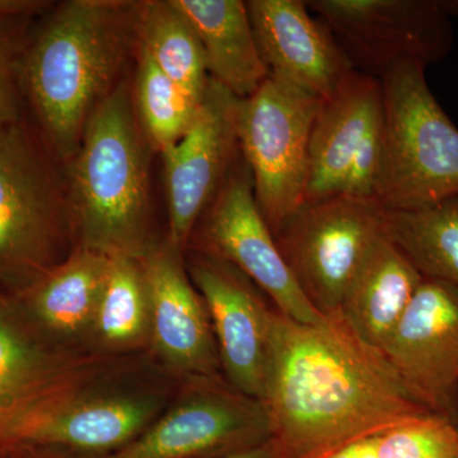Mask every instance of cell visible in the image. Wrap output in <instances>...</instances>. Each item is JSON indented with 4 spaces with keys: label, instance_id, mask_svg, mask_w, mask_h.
Masks as SVG:
<instances>
[{
    "label": "cell",
    "instance_id": "obj_6",
    "mask_svg": "<svg viewBox=\"0 0 458 458\" xmlns=\"http://www.w3.org/2000/svg\"><path fill=\"white\" fill-rule=\"evenodd\" d=\"M74 249L66 190L20 122L0 125V276L25 286Z\"/></svg>",
    "mask_w": 458,
    "mask_h": 458
},
{
    "label": "cell",
    "instance_id": "obj_10",
    "mask_svg": "<svg viewBox=\"0 0 458 458\" xmlns=\"http://www.w3.org/2000/svg\"><path fill=\"white\" fill-rule=\"evenodd\" d=\"M384 135L381 81L351 72L324 99L313 123L304 203L340 195L375 198Z\"/></svg>",
    "mask_w": 458,
    "mask_h": 458
},
{
    "label": "cell",
    "instance_id": "obj_15",
    "mask_svg": "<svg viewBox=\"0 0 458 458\" xmlns=\"http://www.w3.org/2000/svg\"><path fill=\"white\" fill-rule=\"evenodd\" d=\"M238 101L210 78L194 123L176 144L161 153L168 205L165 240L182 251L240 156Z\"/></svg>",
    "mask_w": 458,
    "mask_h": 458
},
{
    "label": "cell",
    "instance_id": "obj_20",
    "mask_svg": "<svg viewBox=\"0 0 458 458\" xmlns=\"http://www.w3.org/2000/svg\"><path fill=\"white\" fill-rule=\"evenodd\" d=\"M194 26L207 59L208 72L238 98L254 95L270 71L256 42L246 2L174 0Z\"/></svg>",
    "mask_w": 458,
    "mask_h": 458
},
{
    "label": "cell",
    "instance_id": "obj_14",
    "mask_svg": "<svg viewBox=\"0 0 458 458\" xmlns=\"http://www.w3.org/2000/svg\"><path fill=\"white\" fill-rule=\"evenodd\" d=\"M191 250L190 279L203 298L218 346L222 373L236 390L264 401L270 366L271 318L276 307L237 267Z\"/></svg>",
    "mask_w": 458,
    "mask_h": 458
},
{
    "label": "cell",
    "instance_id": "obj_27",
    "mask_svg": "<svg viewBox=\"0 0 458 458\" xmlns=\"http://www.w3.org/2000/svg\"><path fill=\"white\" fill-rule=\"evenodd\" d=\"M0 458H86L73 456L56 448L38 445L35 442H23L5 452Z\"/></svg>",
    "mask_w": 458,
    "mask_h": 458
},
{
    "label": "cell",
    "instance_id": "obj_17",
    "mask_svg": "<svg viewBox=\"0 0 458 458\" xmlns=\"http://www.w3.org/2000/svg\"><path fill=\"white\" fill-rule=\"evenodd\" d=\"M185 254L165 238L140 260L150 309L147 355L177 381L223 375L212 321L190 279Z\"/></svg>",
    "mask_w": 458,
    "mask_h": 458
},
{
    "label": "cell",
    "instance_id": "obj_23",
    "mask_svg": "<svg viewBox=\"0 0 458 458\" xmlns=\"http://www.w3.org/2000/svg\"><path fill=\"white\" fill-rule=\"evenodd\" d=\"M138 49L195 101H203L210 77L201 42L174 0L137 2Z\"/></svg>",
    "mask_w": 458,
    "mask_h": 458
},
{
    "label": "cell",
    "instance_id": "obj_22",
    "mask_svg": "<svg viewBox=\"0 0 458 458\" xmlns=\"http://www.w3.org/2000/svg\"><path fill=\"white\" fill-rule=\"evenodd\" d=\"M149 342V297L143 265L129 256H111L90 345L110 357L132 358L147 355Z\"/></svg>",
    "mask_w": 458,
    "mask_h": 458
},
{
    "label": "cell",
    "instance_id": "obj_9",
    "mask_svg": "<svg viewBox=\"0 0 458 458\" xmlns=\"http://www.w3.org/2000/svg\"><path fill=\"white\" fill-rule=\"evenodd\" d=\"M270 441L261 401L236 390L225 376L181 379L170 405L140 438L98 458H223Z\"/></svg>",
    "mask_w": 458,
    "mask_h": 458
},
{
    "label": "cell",
    "instance_id": "obj_13",
    "mask_svg": "<svg viewBox=\"0 0 458 458\" xmlns=\"http://www.w3.org/2000/svg\"><path fill=\"white\" fill-rule=\"evenodd\" d=\"M141 357L126 361L78 394L38 428L29 442L73 456L98 458L140 438L170 405L180 382L165 372L148 381H123Z\"/></svg>",
    "mask_w": 458,
    "mask_h": 458
},
{
    "label": "cell",
    "instance_id": "obj_5",
    "mask_svg": "<svg viewBox=\"0 0 458 458\" xmlns=\"http://www.w3.org/2000/svg\"><path fill=\"white\" fill-rule=\"evenodd\" d=\"M408 62L381 78L385 135L375 199L385 210L429 207L458 195V128Z\"/></svg>",
    "mask_w": 458,
    "mask_h": 458
},
{
    "label": "cell",
    "instance_id": "obj_30",
    "mask_svg": "<svg viewBox=\"0 0 458 458\" xmlns=\"http://www.w3.org/2000/svg\"><path fill=\"white\" fill-rule=\"evenodd\" d=\"M439 3L448 17H458V0H439Z\"/></svg>",
    "mask_w": 458,
    "mask_h": 458
},
{
    "label": "cell",
    "instance_id": "obj_1",
    "mask_svg": "<svg viewBox=\"0 0 458 458\" xmlns=\"http://www.w3.org/2000/svg\"><path fill=\"white\" fill-rule=\"evenodd\" d=\"M262 403L278 458H325L361 437L432 414L340 310L315 324L274 310Z\"/></svg>",
    "mask_w": 458,
    "mask_h": 458
},
{
    "label": "cell",
    "instance_id": "obj_25",
    "mask_svg": "<svg viewBox=\"0 0 458 458\" xmlns=\"http://www.w3.org/2000/svg\"><path fill=\"white\" fill-rule=\"evenodd\" d=\"M135 59L131 86L135 114L148 143L162 153L186 134L201 102L170 80L144 51L137 49Z\"/></svg>",
    "mask_w": 458,
    "mask_h": 458
},
{
    "label": "cell",
    "instance_id": "obj_3",
    "mask_svg": "<svg viewBox=\"0 0 458 458\" xmlns=\"http://www.w3.org/2000/svg\"><path fill=\"white\" fill-rule=\"evenodd\" d=\"M131 84L123 80L92 114L66 162L75 247L141 260L156 246L150 201V152Z\"/></svg>",
    "mask_w": 458,
    "mask_h": 458
},
{
    "label": "cell",
    "instance_id": "obj_28",
    "mask_svg": "<svg viewBox=\"0 0 458 458\" xmlns=\"http://www.w3.org/2000/svg\"><path fill=\"white\" fill-rule=\"evenodd\" d=\"M44 4L45 3L33 2V0H0V20L38 11Z\"/></svg>",
    "mask_w": 458,
    "mask_h": 458
},
{
    "label": "cell",
    "instance_id": "obj_19",
    "mask_svg": "<svg viewBox=\"0 0 458 458\" xmlns=\"http://www.w3.org/2000/svg\"><path fill=\"white\" fill-rule=\"evenodd\" d=\"M108 269V256L75 247L64 261L21 286L17 295L51 339L68 348L95 352L90 336Z\"/></svg>",
    "mask_w": 458,
    "mask_h": 458
},
{
    "label": "cell",
    "instance_id": "obj_11",
    "mask_svg": "<svg viewBox=\"0 0 458 458\" xmlns=\"http://www.w3.org/2000/svg\"><path fill=\"white\" fill-rule=\"evenodd\" d=\"M354 71L381 80L403 63L434 64L454 42L439 0H309Z\"/></svg>",
    "mask_w": 458,
    "mask_h": 458
},
{
    "label": "cell",
    "instance_id": "obj_18",
    "mask_svg": "<svg viewBox=\"0 0 458 458\" xmlns=\"http://www.w3.org/2000/svg\"><path fill=\"white\" fill-rule=\"evenodd\" d=\"M246 5L270 73L327 99L354 71L333 33L312 16L304 0H249Z\"/></svg>",
    "mask_w": 458,
    "mask_h": 458
},
{
    "label": "cell",
    "instance_id": "obj_29",
    "mask_svg": "<svg viewBox=\"0 0 458 458\" xmlns=\"http://www.w3.org/2000/svg\"><path fill=\"white\" fill-rule=\"evenodd\" d=\"M223 458H278V454H276L273 443L269 441L260 445V447L254 448V450Z\"/></svg>",
    "mask_w": 458,
    "mask_h": 458
},
{
    "label": "cell",
    "instance_id": "obj_24",
    "mask_svg": "<svg viewBox=\"0 0 458 458\" xmlns=\"http://www.w3.org/2000/svg\"><path fill=\"white\" fill-rule=\"evenodd\" d=\"M385 233L424 279L458 286V195L429 207L385 210Z\"/></svg>",
    "mask_w": 458,
    "mask_h": 458
},
{
    "label": "cell",
    "instance_id": "obj_21",
    "mask_svg": "<svg viewBox=\"0 0 458 458\" xmlns=\"http://www.w3.org/2000/svg\"><path fill=\"white\" fill-rule=\"evenodd\" d=\"M423 280L385 233L352 279L340 311L361 339L382 352Z\"/></svg>",
    "mask_w": 458,
    "mask_h": 458
},
{
    "label": "cell",
    "instance_id": "obj_31",
    "mask_svg": "<svg viewBox=\"0 0 458 458\" xmlns=\"http://www.w3.org/2000/svg\"><path fill=\"white\" fill-rule=\"evenodd\" d=\"M454 423L456 424V427L458 428V394H457V400H456V406H454Z\"/></svg>",
    "mask_w": 458,
    "mask_h": 458
},
{
    "label": "cell",
    "instance_id": "obj_12",
    "mask_svg": "<svg viewBox=\"0 0 458 458\" xmlns=\"http://www.w3.org/2000/svg\"><path fill=\"white\" fill-rule=\"evenodd\" d=\"M189 247L233 265L288 318L304 324L324 318L286 267L276 236L256 203L251 171L241 153L199 219Z\"/></svg>",
    "mask_w": 458,
    "mask_h": 458
},
{
    "label": "cell",
    "instance_id": "obj_26",
    "mask_svg": "<svg viewBox=\"0 0 458 458\" xmlns=\"http://www.w3.org/2000/svg\"><path fill=\"white\" fill-rule=\"evenodd\" d=\"M20 65L16 47L0 32V125L20 122Z\"/></svg>",
    "mask_w": 458,
    "mask_h": 458
},
{
    "label": "cell",
    "instance_id": "obj_16",
    "mask_svg": "<svg viewBox=\"0 0 458 458\" xmlns=\"http://www.w3.org/2000/svg\"><path fill=\"white\" fill-rule=\"evenodd\" d=\"M382 352L423 408L454 421L458 394V286L424 279Z\"/></svg>",
    "mask_w": 458,
    "mask_h": 458
},
{
    "label": "cell",
    "instance_id": "obj_7",
    "mask_svg": "<svg viewBox=\"0 0 458 458\" xmlns=\"http://www.w3.org/2000/svg\"><path fill=\"white\" fill-rule=\"evenodd\" d=\"M322 102L274 73L254 95L238 101L241 155L251 171L256 203L274 236L304 203L310 140Z\"/></svg>",
    "mask_w": 458,
    "mask_h": 458
},
{
    "label": "cell",
    "instance_id": "obj_2",
    "mask_svg": "<svg viewBox=\"0 0 458 458\" xmlns=\"http://www.w3.org/2000/svg\"><path fill=\"white\" fill-rule=\"evenodd\" d=\"M137 2L62 3L33 41L21 69L47 143L69 162L96 108L123 81L137 55Z\"/></svg>",
    "mask_w": 458,
    "mask_h": 458
},
{
    "label": "cell",
    "instance_id": "obj_8",
    "mask_svg": "<svg viewBox=\"0 0 458 458\" xmlns=\"http://www.w3.org/2000/svg\"><path fill=\"white\" fill-rule=\"evenodd\" d=\"M384 216L375 198L340 195L303 203L280 227V254L321 315L339 311L361 264L385 234Z\"/></svg>",
    "mask_w": 458,
    "mask_h": 458
},
{
    "label": "cell",
    "instance_id": "obj_4",
    "mask_svg": "<svg viewBox=\"0 0 458 458\" xmlns=\"http://www.w3.org/2000/svg\"><path fill=\"white\" fill-rule=\"evenodd\" d=\"M126 360L62 345L0 291V457Z\"/></svg>",
    "mask_w": 458,
    "mask_h": 458
}]
</instances>
